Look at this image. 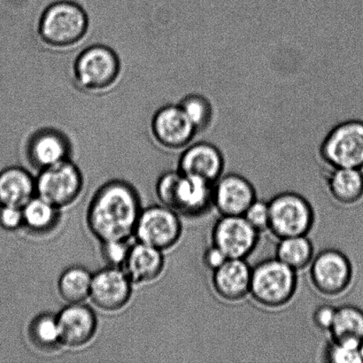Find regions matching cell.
Segmentation results:
<instances>
[{"instance_id": "obj_18", "label": "cell", "mask_w": 363, "mask_h": 363, "mask_svg": "<svg viewBox=\"0 0 363 363\" xmlns=\"http://www.w3.org/2000/svg\"><path fill=\"white\" fill-rule=\"evenodd\" d=\"M163 252L140 242L130 245L129 254L122 269L134 284L151 283L164 269Z\"/></svg>"}, {"instance_id": "obj_4", "label": "cell", "mask_w": 363, "mask_h": 363, "mask_svg": "<svg viewBox=\"0 0 363 363\" xmlns=\"http://www.w3.org/2000/svg\"><path fill=\"white\" fill-rule=\"evenodd\" d=\"M88 25L83 7L65 0L53 3L45 10L39 21L38 34L50 48L66 49L84 38Z\"/></svg>"}, {"instance_id": "obj_2", "label": "cell", "mask_w": 363, "mask_h": 363, "mask_svg": "<svg viewBox=\"0 0 363 363\" xmlns=\"http://www.w3.org/2000/svg\"><path fill=\"white\" fill-rule=\"evenodd\" d=\"M156 194L162 205L188 218H199L213 208V184L179 169L162 174Z\"/></svg>"}, {"instance_id": "obj_19", "label": "cell", "mask_w": 363, "mask_h": 363, "mask_svg": "<svg viewBox=\"0 0 363 363\" xmlns=\"http://www.w3.org/2000/svg\"><path fill=\"white\" fill-rule=\"evenodd\" d=\"M69 144L59 131L39 130L28 143V159L35 168L43 169L69 159Z\"/></svg>"}, {"instance_id": "obj_11", "label": "cell", "mask_w": 363, "mask_h": 363, "mask_svg": "<svg viewBox=\"0 0 363 363\" xmlns=\"http://www.w3.org/2000/svg\"><path fill=\"white\" fill-rule=\"evenodd\" d=\"M211 240L228 259H247L257 247L259 233L243 216H220L212 228Z\"/></svg>"}, {"instance_id": "obj_20", "label": "cell", "mask_w": 363, "mask_h": 363, "mask_svg": "<svg viewBox=\"0 0 363 363\" xmlns=\"http://www.w3.org/2000/svg\"><path fill=\"white\" fill-rule=\"evenodd\" d=\"M35 194V179L27 170L11 167L0 172V206L23 208Z\"/></svg>"}, {"instance_id": "obj_21", "label": "cell", "mask_w": 363, "mask_h": 363, "mask_svg": "<svg viewBox=\"0 0 363 363\" xmlns=\"http://www.w3.org/2000/svg\"><path fill=\"white\" fill-rule=\"evenodd\" d=\"M327 187L336 201L354 205L363 198V172L360 169L335 168L327 177Z\"/></svg>"}, {"instance_id": "obj_27", "label": "cell", "mask_w": 363, "mask_h": 363, "mask_svg": "<svg viewBox=\"0 0 363 363\" xmlns=\"http://www.w3.org/2000/svg\"><path fill=\"white\" fill-rule=\"evenodd\" d=\"M28 334L35 346L41 350H52L62 345L56 315H39L31 322Z\"/></svg>"}, {"instance_id": "obj_9", "label": "cell", "mask_w": 363, "mask_h": 363, "mask_svg": "<svg viewBox=\"0 0 363 363\" xmlns=\"http://www.w3.org/2000/svg\"><path fill=\"white\" fill-rule=\"evenodd\" d=\"M309 266L313 286L325 296H339L350 287L353 281V264L339 249L327 248L318 252Z\"/></svg>"}, {"instance_id": "obj_24", "label": "cell", "mask_w": 363, "mask_h": 363, "mask_svg": "<svg viewBox=\"0 0 363 363\" xmlns=\"http://www.w3.org/2000/svg\"><path fill=\"white\" fill-rule=\"evenodd\" d=\"M92 275L83 267H71L62 274L58 281V290L64 301L83 303L90 298Z\"/></svg>"}, {"instance_id": "obj_33", "label": "cell", "mask_w": 363, "mask_h": 363, "mask_svg": "<svg viewBox=\"0 0 363 363\" xmlns=\"http://www.w3.org/2000/svg\"><path fill=\"white\" fill-rule=\"evenodd\" d=\"M227 259V256L223 252L213 244L206 249L202 256L203 264L212 272L222 266Z\"/></svg>"}, {"instance_id": "obj_31", "label": "cell", "mask_w": 363, "mask_h": 363, "mask_svg": "<svg viewBox=\"0 0 363 363\" xmlns=\"http://www.w3.org/2000/svg\"><path fill=\"white\" fill-rule=\"evenodd\" d=\"M23 225V208L0 206V227L6 230H16Z\"/></svg>"}, {"instance_id": "obj_32", "label": "cell", "mask_w": 363, "mask_h": 363, "mask_svg": "<svg viewBox=\"0 0 363 363\" xmlns=\"http://www.w3.org/2000/svg\"><path fill=\"white\" fill-rule=\"evenodd\" d=\"M336 308L332 305L318 306L313 312L312 320L314 325L320 330L329 332L335 318Z\"/></svg>"}, {"instance_id": "obj_8", "label": "cell", "mask_w": 363, "mask_h": 363, "mask_svg": "<svg viewBox=\"0 0 363 363\" xmlns=\"http://www.w3.org/2000/svg\"><path fill=\"white\" fill-rule=\"evenodd\" d=\"M83 187V175L69 159L41 169L35 179L37 196L59 209L73 204Z\"/></svg>"}, {"instance_id": "obj_29", "label": "cell", "mask_w": 363, "mask_h": 363, "mask_svg": "<svg viewBox=\"0 0 363 363\" xmlns=\"http://www.w3.org/2000/svg\"><path fill=\"white\" fill-rule=\"evenodd\" d=\"M243 216L249 224L259 234L269 230V201L256 199L245 210Z\"/></svg>"}, {"instance_id": "obj_15", "label": "cell", "mask_w": 363, "mask_h": 363, "mask_svg": "<svg viewBox=\"0 0 363 363\" xmlns=\"http://www.w3.org/2000/svg\"><path fill=\"white\" fill-rule=\"evenodd\" d=\"M60 344L70 348L85 346L97 332V316L91 308L83 303L67 306L56 315Z\"/></svg>"}, {"instance_id": "obj_14", "label": "cell", "mask_w": 363, "mask_h": 363, "mask_svg": "<svg viewBox=\"0 0 363 363\" xmlns=\"http://www.w3.org/2000/svg\"><path fill=\"white\" fill-rule=\"evenodd\" d=\"M152 130L159 144L172 150L187 147L197 134L179 105L160 108L152 118Z\"/></svg>"}, {"instance_id": "obj_7", "label": "cell", "mask_w": 363, "mask_h": 363, "mask_svg": "<svg viewBox=\"0 0 363 363\" xmlns=\"http://www.w3.org/2000/svg\"><path fill=\"white\" fill-rule=\"evenodd\" d=\"M118 56L108 46L96 45L85 49L74 66L78 86L91 92H101L115 84L120 76Z\"/></svg>"}, {"instance_id": "obj_30", "label": "cell", "mask_w": 363, "mask_h": 363, "mask_svg": "<svg viewBox=\"0 0 363 363\" xmlns=\"http://www.w3.org/2000/svg\"><path fill=\"white\" fill-rule=\"evenodd\" d=\"M130 245L127 240H113L102 242L101 252L106 262L112 267H123L129 254Z\"/></svg>"}, {"instance_id": "obj_25", "label": "cell", "mask_w": 363, "mask_h": 363, "mask_svg": "<svg viewBox=\"0 0 363 363\" xmlns=\"http://www.w3.org/2000/svg\"><path fill=\"white\" fill-rule=\"evenodd\" d=\"M58 211L51 203L35 196L23 208V225L35 233H45L55 226Z\"/></svg>"}, {"instance_id": "obj_1", "label": "cell", "mask_w": 363, "mask_h": 363, "mask_svg": "<svg viewBox=\"0 0 363 363\" xmlns=\"http://www.w3.org/2000/svg\"><path fill=\"white\" fill-rule=\"evenodd\" d=\"M142 211L140 196L130 184L113 180L92 198L87 224L99 241L128 240L134 234Z\"/></svg>"}, {"instance_id": "obj_16", "label": "cell", "mask_w": 363, "mask_h": 363, "mask_svg": "<svg viewBox=\"0 0 363 363\" xmlns=\"http://www.w3.org/2000/svg\"><path fill=\"white\" fill-rule=\"evenodd\" d=\"M225 160L222 151L208 142L189 145L179 162V169L184 175L199 177L215 184L223 175Z\"/></svg>"}, {"instance_id": "obj_5", "label": "cell", "mask_w": 363, "mask_h": 363, "mask_svg": "<svg viewBox=\"0 0 363 363\" xmlns=\"http://www.w3.org/2000/svg\"><path fill=\"white\" fill-rule=\"evenodd\" d=\"M269 231L277 240L308 236L315 225L314 208L303 195L298 192H279L269 199Z\"/></svg>"}, {"instance_id": "obj_6", "label": "cell", "mask_w": 363, "mask_h": 363, "mask_svg": "<svg viewBox=\"0 0 363 363\" xmlns=\"http://www.w3.org/2000/svg\"><path fill=\"white\" fill-rule=\"evenodd\" d=\"M320 156L330 168L363 169V121L347 120L326 135Z\"/></svg>"}, {"instance_id": "obj_34", "label": "cell", "mask_w": 363, "mask_h": 363, "mask_svg": "<svg viewBox=\"0 0 363 363\" xmlns=\"http://www.w3.org/2000/svg\"><path fill=\"white\" fill-rule=\"evenodd\" d=\"M360 348H361L362 357L363 359V341H362V342L361 344V347Z\"/></svg>"}, {"instance_id": "obj_10", "label": "cell", "mask_w": 363, "mask_h": 363, "mask_svg": "<svg viewBox=\"0 0 363 363\" xmlns=\"http://www.w3.org/2000/svg\"><path fill=\"white\" fill-rule=\"evenodd\" d=\"M182 233L183 225L179 213L158 205L142 209L133 235L138 242L163 252L176 245Z\"/></svg>"}, {"instance_id": "obj_12", "label": "cell", "mask_w": 363, "mask_h": 363, "mask_svg": "<svg viewBox=\"0 0 363 363\" xmlns=\"http://www.w3.org/2000/svg\"><path fill=\"white\" fill-rule=\"evenodd\" d=\"M133 284L123 269L110 266L92 275L91 301L103 311H119L130 301Z\"/></svg>"}, {"instance_id": "obj_22", "label": "cell", "mask_w": 363, "mask_h": 363, "mask_svg": "<svg viewBox=\"0 0 363 363\" xmlns=\"http://www.w3.org/2000/svg\"><path fill=\"white\" fill-rule=\"evenodd\" d=\"M329 333L330 340L361 346L363 341L362 309L351 304L336 308L335 318Z\"/></svg>"}, {"instance_id": "obj_17", "label": "cell", "mask_w": 363, "mask_h": 363, "mask_svg": "<svg viewBox=\"0 0 363 363\" xmlns=\"http://www.w3.org/2000/svg\"><path fill=\"white\" fill-rule=\"evenodd\" d=\"M252 269L247 259H228L213 272V290L224 301L243 300L250 293Z\"/></svg>"}, {"instance_id": "obj_23", "label": "cell", "mask_w": 363, "mask_h": 363, "mask_svg": "<svg viewBox=\"0 0 363 363\" xmlns=\"http://www.w3.org/2000/svg\"><path fill=\"white\" fill-rule=\"evenodd\" d=\"M314 256V245L308 236L281 238L277 245L275 257L297 272L308 268Z\"/></svg>"}, {"instance_id": "obj_3", "label": "cell", "mask_w": 363, "mask_h": 363, "mask_svg": "<svg viewBox=\"0 0 363 363\" xmlns=\"http://www.w3.org/2000/svg\"><path fill=\"white\" fill-rule=\"evenodd\" d=\"M297 288L296 270L276 257L263 259L252 267L249 294L262 307H284L293 300Z\"/></svg>"}, {"instance_id": "obj_26", "label": "cell", "mask_w": 363, "mask_h": 363, "mask_svg": "<svg viewBox=\"0 0 363 363\" xmlns=\"http://www.w3.org/2000/svg\"><path fill=\"white\" fill-rule=\"evenodd\" d=\"M179 105L190 120L197 134L204 133L212 125L215 112L211 101L205 95L188 94Z\"/></svg>"}, {"instance_id": "obj_28", "label": "cell", "mask_w": 363, "mask_h": 363, "mask_svg": "<svg viewBox=\"0 0 363 363\" xmlns=\"http://www.w3.org/2000/svg\"><path fill=\"white\" fill-rule=\"evenodd\" d=\"M361 346L330 340L323 350V361L330 363H362Z\"/></svg>"}, {"instance_id": "obj_13", "label": "cell", "mask_w": 363, "mask_h": 363, "mask_svg": "<svg viewBox=\"0 0 363 363\" xmlns=\"http://www.w3.org/2000/svg\"><path fill=\"white\" fill-rule=\"evenodd\" d=\"M256 199L255 185L240 174L223 175L213 184V206L220 216H243Z\"/></svg>"}]
</instances>
